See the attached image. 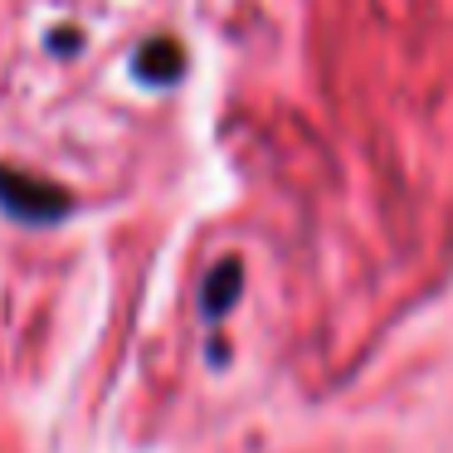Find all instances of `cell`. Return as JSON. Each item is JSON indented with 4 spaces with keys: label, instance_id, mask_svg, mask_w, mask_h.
<instances>
[{
    "label": "cell",
    "instance_id": "obj_3",
    "mask_svg": "<svg viewBox=\"0 0 453 453\" xmlns=\"http://www.w3.org/2000/svg\"><path fill=\"white\" fill-rule=\"evenodd\" d=\"M234 288H239V268H234V264H219L215 278H210V293H205V312H210V317L225 312V303L234 297Z\"/></svg>",
    "mask_w": 453,
    "mask_h": 453
},
{
    "label": "cell",
    "instance_id": "obj_1",
    "mask_svg": "<svg viewBox=\"0 0 453 453\" xmlns=\"http://www.w3.org/2000/svg\"><path fill=\"white\" fill-rule=\"evenodd\" d=\"M0 210L20 225H54L73 210V196L44 176H25L15 166H0Z\"/></svg>",
    "mask_w": 453,
    "mask_h": 453
},
{
    "label": "cell",
    "instance_id": "obj_2",
    "mask_svg": "<svg viewBox=\"0 0 453 453\" xmlns=\"http://www.w3.org/2000/svg\"><path fill=\"white\" fill-rule=\"evenodd\" d=\"M176 64H180L176 44H171V40H151L147 50H142V59H137V73H142L147 83H157V79H176Z\"/></svg>",
    "mask_w": 453,
    "mask_h": 453
}]
</instances>
